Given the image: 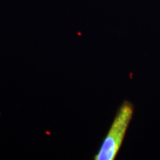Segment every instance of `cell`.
Returning a JSON list of instances; mask_svg holds the SVG:
<instances>
[{
	"label": "cell",
	"instance_id": "cell-1",
	"mask_svg": "<svg viewBox=\"0 0 160 160\" xmlns=\"http://www.w3.org/2000/svg\"><path fill=\"white\" fill-rule=\"evenodd\" d=\"M133 112L134 108L132 103L128 101L124 102L117 111L99 152L96 155V160L115 159L122 145Z\"/></svg>",
	"mask_w": 160,
	"mask_h": 160
}]
</instances>
